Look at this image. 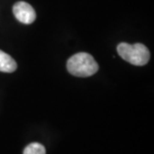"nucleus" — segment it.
I'll return each mask as SVG.
<instances>
[{"mask_svg": "<svg viewBox=\"0 0 154 154\" xmlns=\"http://www.w3.org/2000/svg\"><path fill=\"white\" fill-rule=\"evenodd\" d=\"M67 70L77 77H89L98 71V64L92 55L80 52L72 55L67 60Z\"/></svg>", "mask_w": 154, "mask_h": 154, "instance_id": "obj_1", "label": "nucleus"}, {"mask_svg": "<svg viewBox=\"0 0 154 154\" xmlns=\"http://www.w3.org/2000/svg\"><path fill=\"white\" fill-rule=\"evenodd\" d=\"M117 52L122 59L135 66L145 65L150 59L148 48L141 43L129 44L126 42H121L117 45Z\"/></svg>", "mask_w": 154, "mask_h": 154, "instance_id": "obj_2", "label": "nucleus"}, {"mask_svg": "<svg viewBox=\"0 0 154 154\" xmlns=\"http://www.w3.org/2000/svg\"><path fill=\"white\" fill-rule=\"evenodd\" d=\"M13 14L15 18L23 24H31L36 19V12L27 2L18 1L13 5Z\"/></svg>", "mask_w": 154, "mask_h": 154, "instance_id": "obj_3", "label": "nucleus"}, {"mask_svg": "<svg viewBox=\"0 0 154 154\" xmlns=\"http://www.w3.org/2000/svg\"><path fill=\"white\" fill-rule=\"evenodd\" d=\"M17 68V64L10 55L0 50V71L5 73L14 72Z\"/></svg>", "mask_w": 154, "mask_h": 154, "instance_id": "obj_4", "label": "nucleus"}, {"mask_svg": "<svg viewBox=\"0 0 154 154\" xmlns=\"http://www.w3.org/2000/svg\"><path fill=\"white\" fill-rule=\"evenodd\" d=\"M23 154H46V150L42 144L34 142L25 147Z\"/></svg>", "mask_w": 154, "mask_h": 154, "instance_id": "obj_5", "label": "nucleus"}]
</instances>
